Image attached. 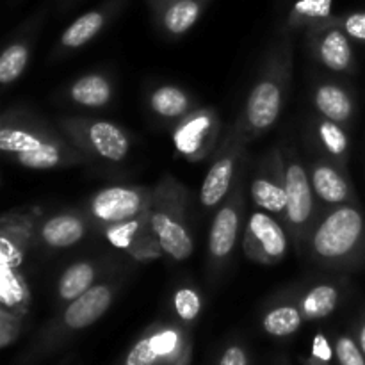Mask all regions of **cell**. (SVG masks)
Returning <instances> with one entry per match:
<instances>
[{
    "instance_id": "obj_1",
    "label": "cell",
    "mask_w": 365,
    "mask_h": 365,
    "mask_svg": "<svg viewBox=\"0 0 365 365\" xmlns=\"http://www.w3.org/2000/svg\"><path fill=\"white\" fill-rule=\"evenodd\" d=\"M0 150L13 163L27 170H56L89 163L63 132L25 110H7L0 120Z\"/></svg>"
},
{
    "instance_id": "obj_2",
    "label": "cell",
    "mask_w": 365,
    "mask_h": 365,
    "mask_svg": "<svg viewBox=\"0 0 365 365\" xmlns=\"http://www.w3.org/2000/svg\"><path fill=\"white\" fill-rule=\"evenodd\" d=\"M291 71L292 45L289 39H284L266 57L262 71L246 100L245 109L235 120L248 141L260 138L274 127L284 109Z\"/></svg>"
},
{
    "instance_id": "obj_3",
    "label": "cell",
    "mask_w": 365,
    "mask_h": 365,
    "mask_svg": "<svg viewBox=\"0 0 365 365\" xmlns=\"http://www.w3.org/2000/svg\"><path fill=\"white\" fill-rule=\"evenodd\" d=\"M187 191L177 178L164 175L152 191L150 223L160 248L177 262H184L195 252V242L185 220Z\"/></svg>"
},
{
    "instance_id": "obj_4",
    "label": "cell",
    "mask_w": 365,
    "mask_h": 365,
    "mask_svg": "<svg viewBox=\"0 0 365 365\" xmlns=\"http://www.w3.org/2000/svg\"><path fill=\"white\" fill-rule=\"evenodd\" d=\"M365 235V223L356 207L335 205L310 235L312 257L323 266L337 267L355 257Z\"/></svg>"
},
{
    "instance_id": "obj_5",
    "label": "cell",
    "mask_w": 365,
    "mask_h": 365,
    "mask_svg": "<svg viewBox=\"0 0 365 365\" xmlns=\"http://www.w3.org/2000/svg\"><path fill=\"white\" fill-rule=\"evenodd\" d=\"M59 130L89 159H100L118 164L130 152L127 132L116 123L91 118H64Z\"/></svg>"
},
{
    "instance_id": "obj_6",
    "label": "cell",
    "mask_w": 365,
    "mask_h": 365,
    "mask_svg": "<svg viewBox=\"0 0 365 365\" xmlns=\"http://www.w3.org/2000/svg\"><path fill=\"white\" fill-rule=\"evenodd\" d=\"M152 191L139 185H110L96 191L88 202V217L98 228L107 230L135 220L150 210Z\"/></svg>"
},
{
    "instance_id": "obj_7",
    "label": "cell",
    "mask_w": 365,
    "mask_h": 365,
    "mask_svg": "<svg viewBox=\"0 0 365 365\" xmlns=\"http://www.w3.org/2000/svg\"><path fill=\"white\" fill-rule=\"evenodd\" d=\"M248 143L246 135L242 134V128L235 121L220 148L216 150V157H214L202 189H200V202L205 209H214L230 195L235 182V168H237Z\"/></svg>"
},
{
    "instance_id": "obj_8",
    "label": "cell",
    "mask_w": 365,
    "mask_h": 365,
    "mask_svg": "<svg viewBox=\"0 0 365 365\" xmlns=\"http://www.w3.org/2000/svg\"><path fill=\"white\" fill-rule=\"evenodd\" d=\"M285 160V185H287V209L285 225L298 246L305 245L314 220V187L310 175L302 160L289 152Z\"/></svg>"
},
{
    "instance_id": "obj_9",
    "label": "cell",
    "mask_w": 365,
    "mask_h": 365,
    "mask_svg": "<svg viewBox=\"0 0 365 365\" xmlns=\"http://www.w3.org/2000/svg\"><path fill=\"white\" fill-rule=\"evenodd\" d=\"M245 217V189L242 177L235 178L228 198L217 209L209 232V262L212 269H221L234 253Z\"/></svg>"
},
{
    "instance_id": "obj_10",
    "label": "cell",
    "mask_w": 365,
    "mask_h": 365,
    "mask_svg": "<svg viewBox=\"0 0 365 365\" xmlns=\"http://www.w3.org/2000/svg\"><path fill=\"white\" fill-rule=\"evenodd\" d=\"M220 134V116L212 107L195 109L177 121L173 128V145L184 159L198 163L216 148Z\"/></svg>"
},
{
    "instance_id": "obj_11",
    "label": "cell",
    "mask_w": 365,
    "mask_h": 365,
    "mask_svg": "<svg viewBox=\"0 0 365 365\" xmlns=\"http://www.w3.org/2000/svg\"><path fill=\"white\" fill-rule=\"evenodd\" d=\"M289 237L273 214L255 210L250 216L242 237L246 257L257 264L273 266L287 255Z\"/></svg>"
},
{
    "instance_id": "obj_12",
    "label": "cell",
    "mask_w": 365,
    "mask_h": 365,
    "mask_svg": "<svg viewBox=\"0 0 365 365\" xmlns=\"http://www.w3.org/2000/svg\"><path fill=\"white\" fill-rule=\"evenodd\" d=\"M114 296H116L114 284H95L88 292L68 303L66 309L61 314L57 328H53L50 334V342L56 344L61 335L86 330L100 321V317L106 316V312L113 305Z\"/></svg>"
},
{
    "instance_id": "obj_13",
    "label": "cell",
    "mask_w": 365,
    "mask_h": 365,
    "mask_svg": "<svg viewBox=\"0 0 365 365\" xmlns=\"http://www.w3.org/2000/svg\"><path fill=\"white\" fill-rule=\"evenodd\" d=\"M252 200L259 209L285 220L287 185H285V160L280 150L271 152L260 163L252 180Z\"/></svg>"
},
{
    "instance_id": "obj_14",
    "label": "cell",
    "mask_w": 365,
    "mask_h": 365,
    "mask_svg": "<svg viewBox=\"0 0 365 365\" xmlns=\"http://www.w3.org/2000/svg\"><path fill=\"white\" fill-rule=\"evenodd\" d=\"M103 234L114 248L123 250L138 260L157 259L164 253L160 248V242L157 241L152 230L150 210L143 216L135 217V220L107 228V230H103Z\"/></svg>"
},
{
    "instance_id": "obj_15",
    "label": "cell",
    "mask_w": 365,
    "mask_h": 365,
    "mask_svg": "<svg viewBox=\"0 0 365 365\" xmlns=\"http://www.w3.org/2000/svg\"><path fill=\"white\" fill-rule=\"evenodd\" d=\"M337 20L319 25L310 32L317 59L331 71H349L353 66V48L344 29L337 27Z\"/></svg>"
},
{
    "instance_id": "obj_16",
    "label": "cell",
    "mask_w": 365,
    "mask_h": 365,
    "mask_svg": "<svg viewBox=\"0 0 365 365\" xmlns=\"http://www.w3.org/2000/svg\"><path fill=\"white\" fill-rule=\"evenodd\" d=\"M88 221L75 212H59L36 223V239L50 250H63L75 246L84 239Z\"/></svg>"
},
{
    "instance_id": "obj_17",
    "label": "cell",
    "mask_w": 365,
    "mask_h": 365,
    "mask_svg": "<svg viewBox=\"0 0 365 365\" xmlns=\"http://www.w3.org/2000/svg\"><path fill=\"white\" fill-rule=\"evenodd\" d=\"M314 195L327 205H344L353 202V191L346 175L331 160L319 159L310 166Z\"/></svg>"
},
{
    "instance_id": "obj_18",
    "label": "cell",
    "mask_w": 365,
    "mask_h": 365,
    "mask_svg": "<svg viewBox=\"0 0 365 365\" xmlns=\"http://www.w3.org/2000/svg\"><path fill=\"white\" fill-rule=\"evenodd\" d=\"M314 106L321 116L335 121V123H348L355 113V103L351 95L337 84H321L314 93Z\"/></svg>"
},
{
    "instance_id": "obj_19",
    "label": "cell",
    "mask_w": 365,
    "mask_h": 365,
    "mask_svg": "<svg viewBox=\"0 0 365 365\" xmlns=\"http://www.w3.org/2000/svg\"><path fill=\"white\" fill-rule=\"evenodd\" d=\"M71 102L88 109H100L113 100V84L102 73H88L77 78L68 89Z\"/></svg>"
},
{
    "instance_id": "obj_20",
    "label": "cell",
    "mask_w": 365,
    "mask_h": 365,
    "mask_svg": "<svg viewBox=\"0 0 365 365\" xmlns=\"http://www.w3.org/2000/svg\"><path fill=\"white\" fill-rule=\"evenodd\" d=\"M96 266L88 260L75 262L64 269L57 282V299L61 303H70L88 292L95 285Z\"/></svg>"
},
{
    "instance_id": "obj_21",
    "label": "cell",
    "mask_w": 365,
    "mask_h": 365,
    "mask_svg": "<svg viewBox=\"0 0 365 365\" xmlns=\"http://www.w3.org/2000/svg\"><path fill=\"white\" fill-rule=\"evenodd\" d=\"M191 106V96L177 86H159L150 95V107L157 116L164 118V120H182L192 110Z\"/></svg>"
},
{
    "instance_id": "obj_22",
    "label": "cell",
    "mask_w": 365,
    "mask_h": 365,
    "mask_svg": "<svg viewBox=\"0 0 365 365\" xmlns=\"http://www.w3.org/2000/svg\"><path fill=\"white\" fill-rule=\"evenodd\" d=\"M107 14L102 9H93L89 13L78 16L66 31L61 36V46L68 50H75L84 46L86 43L91 41L95 36L100 34L103 27H106Z\"/></svg>"
},
{
    "instance_id": "obj_23",
    "label": "cell",
    "mask_w": 365,
    "mask_h": 365,
    "mask_svg": "<svg viewBox=\"0 0 365 365\" xmlns=\"http://www.w3.org/2000/svg\"><path fill=\"white\" fill-rule=\"evenodd\" d=\"M202 0H171L163 11V27L168 34L182 36L202 16Z\"/></svg>"
},
{
    "instance_id": "obj_24",
    "label": "cell",
    "mask_w": 365,
    "mask_h": 365,
    "mask_svg": "<svg viewBox=\"0 0 365 365\" xmlns=\"http://www.w3.org/2000/svg\"><path fill=\"white\" fill-rule=\"evenodd\" d=\"M339 289L331 284H321L310 289L299 302V310L307 321L324 319L331 316L339 305Z\"/></svg>"
},
{
    "instance_id": "obj_25",
    "label": "cell",
    "mask_w": 365,
    "mask_h": 365,
    "mask_svg": "<svg viewBox=\"0 0 365 365\" xmlns=\"http://www.w3.org/2000/svg\"><path fill=\"white\" fill-rule=\"evenodd\" d=\"M303 317L299 307L294 305H280L271 309L264 316L262 328L271 337H291L302 328Z\"/></svg>"
},
{
    "instance_id": "obj_26",
    "label": "cell",
    "mask_w": 365,
    "mask_h": 365,
    "mask_svg": "<svg viewBox=\"0 0 365 365\" xmlns=\"http://www.w3.org/2000/svg\"><path fill=\"white\" fill-rule=\"evenodd\" d=\"M316 134L319 139L321 146L324 148V152L328 155L334 157L339 163H346V157H348V134L344 132V128L341 127V123H335V121L328 120V118L321 116L316 120Z\"/></svg>"
},
{
    "instance_id": "obj_27",
    "label": "cell",
    "mask_w": 365,
    "mask_h": 365,
    "mask_svg": "<svg viewBox=\"0 0 365 365\" xmlns=\"http://www.w3.org/2000/svg\"><path fill=\"white\" fill-rule=\"evenodd\" d=\"M331 2L334 0H296L292 6L289 24L291 25H319L331 21Z\"/></svg>"
},
{
    "instance_id": "obj_28",
    "label": "cell",
    "mask_w": 365,
    "mask_h": 365,
    "mask_svg": "<svg viewBox=\"0 0 365 365\" xmlns=\"http://www.w3.org/2000/svg\"><path fill=\"white\" fill-rule=\"evenodd\" d=\"M29 57L31 50L25 41L11 43L9 46H6L0 53V84L9 86L16 82L27 68Z\"/></svg>"
},
{
    "instance_id": "obj_29",
    "label": "cell",
    "mask_w": 365,
    "mask_h": 365,
    "mask_svg": "<svg viewBox=\"0 0 365 365\" xmlns=\"http://www.w3.org/2000/svg\"><path fill=\"white\" fill-rule=\"evenodd\" d=\"M123 365H166L163 355H160L159 349H157L155 341H153L152 330L146 335H143V337L132 346L128 355L125 356Z\"/></svg>"
},
{
    "instance_id": "obj_30",
    "label": "cell",
    "mask_w": 365,
    "mask_h": 365,
    "mask_svg": "<svg viewBox=\"0 0 365 365\" xmlns=\"http://www.w3.org/2000/svg\"><path fill=\"white\" fill-rule=\"evenodd\" d=\"M173 307L177 316L184 323H192L198 319L200 312H202V294L192 287H180L173 296Z\"/></svg>"
},
{
    "instance_id": "obj_31",
    "label": "cell",
    "mask_w": 365,
    "mask_h": 365,
    "mask_svg": "<svg viewBox=\"0 0 365 365\" xmlns=\"http://www.w3.org/2000/svg\"><path fill=\"white\" fill-rule=\"evenodd\" d=\"M335 356L339 365H365V355L359 342L349 335H341L335 342Z\"/></svg>"
},
{
    "instance_id": "obj_32",
    "label": "cell",
    "mask_w": 365,
    "mask_h": 365,
    "mask_svg": "<svg viewBox=\"0 0 365 365\" xmlns=\"http://www.w3.org/2000/svg\"><path fill=\"white\" fill-rule=\"evenodd\" d=\"M21 319L24 317H18L14 314L6 312V310H0V346L2 348H7V346H11L16 341L18 334L21 330Z\"/></svg>"
},
{
    "instance_id": "obj_33",
    "label": "cell",
    "mask_w": 365,
    "mask_h": 365,
    "mask_svg": "<svg viewBox=\"0 0 365 365\" xmlns=\"http://www.w3.org/2000/svg\"><path fill=\"white\" fill-rule=\"evenodd\" d=\"M341 27L351 39L365 43V11L351 13L341 20Z\"/></svg>"
},
{
    "instance_id": "obj_34",
    "label": "cell",
    "mask_w": 365,
    "mask_h": 365,
    "mask_svg": "<svg viewBox=\"0 0 365 365\" xmlns=\"http://www.w3.org/2000/svg\"><path fill=\"white\" fill-rule=\"evenodd\" d=\"M217 365H248V353L242 346L232 344L225 349Z\"/></svg>"
},
{
    "instance_id": "obj_35",
    "label": "cell",
    "mask_w": 365,
    "mask_h": 365,
    "mask_svg": "<svg viewBox=\"0 0 365 365\" xmlns=\"http://www.w3.org/2000/svg\"><path fill=\"white\" fill-rule=\"evenodd\" d=\"M312 356L316 360H319V362H324V364L330 362L331 349H330V344H328V341H327V339H324V335L319 334L316 339H314Z\"/></svg>"
},
{
    "instance_id": "obj_36",
    "label": "cell",
    "mask_w": 365,
    "mask_h": 365,
    "mask_svg": "<svg viewBox=\"0 0 365 365\" xmlns=\"http://www.w3.org/2000/svg\"><path fill=\"white\" fill-rule=\"evenodd\" d=\"M359 344H360V348H362V351L365 355V321H364L362 327H360V330H359Z\"/></svg>"
},
{
    "instance_id": "obj_37",
    "label": "cell",
    "mask_w": 365,
    "mask_h": 365,
    "mask_svg": "<svg viewBox=\"0 0 365 365\" xmlns=\"http://www.w3.org/2000/svg\"><path fill=\"white\" fill-rule=\"evenodd\" d=\"M170 2H171V0H170Z\"/></svg>"
}]
</instances>
